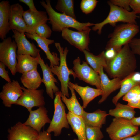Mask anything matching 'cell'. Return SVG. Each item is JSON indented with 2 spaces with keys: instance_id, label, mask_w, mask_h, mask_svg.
Instances as JSON below:
<instances>
[{
  "instance_id": "obj_30",
  "label": "cell",
  "mask_w": 140,
  "mask_h": 140,
  "mask_svg": "<svg viewBox=\"0 0 140 140\" xmlns=\"http://www.w3.org/2000/svg\"><path fill=\"white\" fill-rule=\"evenodd\" d=\"M138 85L140 86L132 79L131 74L123 79L120 91L112 99L113 103L116 105L122 97L124 96L133 87Z\"/></svg>"
},
{
  "instance_id": "obj_16",
  "label": "cell",
  "mask_w": 140,
  "mask_h": 140,
  "mask_svg": "<svg viewBox=\"0 0 140 140\" xmlns=\"http://www.w3.org/2000/svg\"><path fill=\"white\" fill-rule=\"evenodd\" d=\"M12 37L17 46V55H27L37 57L40 50L37 48L33 43L28 40L25 33H20L15 30H12Z\"/></svg>"
},
{
  "instance_id": "obj_32",
  "label": "cell",
  "mask_w": 140,
  "mask_h": 140,
  "mask_svg": "<svg viewBox=\"0 0 140 140\" xmlns=\"http://www.w3.org/2000/svg\"><path fill=\"white\" fill-rule=\"evenodd\" d=\"M74 4L73 0H58L55 8L61 13L76 19L74 10Z\"/></svg>"
},
{
  "instance_id": "obj_39",
  "label": "cell",
  "mask_w": 140,
  "mask_h": 140,
  "mask_svg": "<svg viewBox=\"0 0 140 140\" xmlns=\"http://www.w3.org/2000/svg\"><path fill=\"white\" fill-rule=\"evenodd\" d=\"M6 67L4 64L0 62V76L8 82H10L12 81L8 74V71L5 69Z\"/></svg>"
},
{
  "instance_id": "obj_21",
  "label": "cell",
  "mask_w": 140,
  "mask_h": 140,
  "mask_svg": "<svg viewBox=\"0 0 140 140\" xmlns=\"http://www.w3.org/2000/svg\"><path fill=\"white\" fill-rule=\"evenodd\" d=\"M68 85L75 90L80 96L83 102L82 106L83 108H86L92 100L102 94V91L101 89L92 88L88 86H81L70 81L68 82Z\"/></svg>"
},
{
  "instance_id": "obj_35",
  "label": "cell",
  "mask_w": 140,
  "mask_h": 140,
  "mask_svg": "<svg viewBox=\"0 0 140 140\" xmlns=\"http://www.w3.org/2000/svg\"><path fill=\"white\" fill-rule=\"evenodd\" d=\"M52 31L46 24L44 23L38 26L35 29L34 33L39 36L48 39L51 36Z\"/></svg>"
},
{
  "instance_id": "obj_13",
  "label": "cell",
  "mask_w": 140,
  "mask_h": 140,
  "mask_svg": "<svg viewBox=\"0 0 140 140\" xmlns=\"http://www.w3.org/2000/svg\"><path fill=\"white\" fill-rule=\"evenodd\" d=\"M7 140H37L39 133L19 122L8 130Z\"/></svg>"
},
{
  "instance_id": "obj_41",
  "label": "cell",
  "mask_w": 140,
  "mask_h": 140,
  "mask_svg": "<svg viewBox=\"0 0 140 140\" xmlns=\"http://www.w3.org/2000/svg\"><path fill=\"white\" fill-rule=\"evenodd\" d=\"M37 140H52L51 135L50 133L47 132L46 131H41L39 133L38 138Z\"/></svg>"
},
{
  "instance_id": "obj_37",
  "label": "cell",
  "mask_w": 140,
  "mask_h": 140,
  "mask_svg": "<svg viewBox=\"0 0 140 140\" xmlns=\"http://www.w3.org/2000/svg\"><path fill=\"white\" fill-rule=\"evenodd\" d=\"M130 0H111L109 1L113 4L130 11L129 4Z\"/></svg>"
},
{
  "instance_id": "obj_38",
  "label": "cell",
  "mask_w": 140,
  "mask_h": 140,
  "mask_svg": "<svg viewBox=\"0 0 140 140\" xmlns=\"http://www.w3.org/2000/svg\"><path fill=\"white\" fill-rule=\"evenodd\" d=\"M121 49H116L110 48L106 50L104 54L107 62L113 59L116 57Z\"/></svg>"
},
{
  "instance_id": "obj_1",
  "label": "cell",
  "mask_w": 140,
  "mask_h": 140,
  "mask_svg": "<svg viewBox=\"0 0 140 140\" xmlns=\"http://www.w3.org/2000/svg\"><path fill=\"white\" fill-rule=\"evenodd\" d=\"M104 68L109 76L112 78L123 79L135 71L137 68L136 58L129 44L122 47L116 57L107 62Z\"/></svg>"
},
{
  "instance_id": "obj_15",
  "label": "cell",
  "mask_w": 140,
  "mask_h": 140,
  "mask_svg": "<svg viewBox=\"0 0 140 140\" xmlns=\"http://www.w3.org/2000/svg\"><path fill=\"white\" fill-rule=\"evenodd\" d=\"M29 112L28 117L23 124L30 127L39 133L46 124L50 123L51 122V120L47 115V110L44 106Z\"/></svg>"
},
{
  "instance_id": "obj_20",
  "label": "cell",
  "mask_w": 140,
  "mask_h": 140,
  "mask_svg": "<svg viewBox=\"0 0 140 140\" xmlns=\"http://www.w3.org/2000/svg\"><path fill=\"white\" fill-rule=\"evenodd\" d=\"M46 11H32L29 9L24 11L23 18L30 31L34 33L36 29L39 25L46 23L48 20Z\"/></svg>"
},
{
  "instance_id": "obj_11",
  "label": "cell",
  "mask_w": 140,
  "mask_h": 140,
  "mask_svg": "<svg viewBox=\"0 0 140 140\" xmlns=\"http://www.w3.org/2000/svg\"><path fill=\"white\" fill-rule=\"evenodd\" d=\"M22 96L18 99L15 105L23 106L29 112L34 107L44 106L45 103L43 95L44 90L31 89L22 86Z\"/></svg>"
},
{
  "instance_id": "obj_36",
  "label": "cell",
  "mask_w": 140,
  "mask_h": 140,
  "mask_svg": "<svg viewBox=\"0 0 140 140\" xmlns=\"http://www.w3.org/2000/svg\"><path fill=\"white\" fill-rule=\"evenodd\" d=\"M130 47L133 53L140 57V38H134L129 43Z\"/></svg>"
},
{
  "instance_id": "obj_31",
  "label": "cell",
  "mask_w": 140,
  "mask_h": 140,
  "mask_svg": "<svg viewBox=\"0 0 140 140\" xmlns=\"http://www.w3.org/2000/svg\"><path fill=\"white\" fill-rule=\"evenodd\" d=\"M123 100L134 108L140 109V86L133 87L123 96Z\"/></svg>"
},
{
  "instance_id": "obj_19",
  "label": "cell",
  "mask_w": 140,
  "mask_h": 140,
  "mask_svg": "<svg viewBox=\"0 0 140 140\" xmlns=\"http://www.w3.org/2000/svg\"><path fill=\"white\" fill-rule=\"evenodd\" d=\"M25 35L29 38L34 40L37 43L38 46L44 52L46 58L50 62V67L59 65L60 58L58 57L56 53H51L49 48V45L54 43V40L41 37L35 33L31 34L26 33Z\"/></svg>"
},
{
  "instance_id": "obj_7",
  "label": "cell",
  "mask_w": 140,
  "mask_h": 140,
  "mask_svg": "<svg viewBox=\"0 0 140 140\" xmlns=\"http://www.w3.org/2000/svg\"><path fill=\"white\" fill-rule=\"evenodd\" d=\"M139 130L138 127L133 125L130 120L115 118L106 129L111 140H121L134 135Z\"/></svg>"
},
{
  "instance_id": "obj_42",
  "label": "cell",
  "mask_w": 140,
  "mask_h": 140,
  "mask_svg": "<svg viewBox=\"0 0 140 140\" xmlns=\"http://www.w3.org/2000/svg\"><path fill=\"white\" fill-rule=\"evenodd\" d=\"M19 1L27 5L31 10L35 12L38 11L35 6L33 0H19Z\"/></svg>"
},
{
  "instance_id": "obj_28",
  "label": "cell",
  "mask_w": 140,
  "mask_h": 140,
  "mask_svg": "<svg viewBox=\"0 0 140 140\" xmlns=\"http://www.w3.org/2000/svg\"><path fill=\"white\" fill-rule=\"evenodd\" d=\"M68 88L71 92V97L68 98L61 93V99L66 105L69 111L82 116L84 111L83 108L79 102L74 90L69 85Z\"/></svg>"
},
{
  "instance_id": "obj_23",
  "label": "cell",
  "mask_w": 140,
  "mask_h": 140,
  "mask_svg": "<svg viewBox=\"0 0 140 140\" xmlns=\"http://www.w3.org/2000/svg\"><path fill=\"white\" fill-rule=\"evenodd\" d=\"M67 117L69 124L77 135L78 140H87L86 134V125L82 116L68 111Z\"/></svg>"
},
{
  "instance_id": "obj_17",
  "label": "cell",
  "mask_w": 140,
  "mask_h": 140,
  "mask_svg": "<svg viewBox=\"0 0 140 140\" xmlns=\"http://www.w3.org/2000/svg\"><path fill=\"white\" fill-rule=\"evenodd\" d=\"M37 57L42 72V82L45 85L46 93L51 98L53 99L54 93L59 91V88L56 85V83H58L57 80L54 77L50 67L47 63H45L39 53Z\"/></svg>"
},
{
  "instance_id": "obj_18",
  "label": "cell",
  "mask_w": 140,
  "mask_h": 140,
  "mask_svg": "<svg viewBox=\"0 0 140 140\" xmlns=\"http://www.w3.org/2000/svg\"><path fill=\"white\" fill-rule=\"evenodd\" d=\"M104 68L101 67L99 73L101 81V89L102 91V97L98 103L100 104L104 102L114 91L120 88L122 79L118 78L110 79L103 71Z\"/></svg>"
},
{
  "instance_id": "obj_43",
  "label": "cell",
  "mask_w": 140,
  "mask_h": 140,
  "mask_svg": "<svg viewBox=\"0 0 140 140\" xmlns=\"http://www.w3.org/2000/svg\"><path fill=\"white\" fill-rule=\"evenodd\" d=\"M121 140H140V131L139 130L134 135Z\"/></svg>"
},
{
  "instance_id": "obj_14",
  "label": "cell",
  "mask_w": 140,
  "mask_h": 140,
  "mask_svg": "<svg viewBox=\"0 0 140 140\" xmlns=\"http://www.w3.org/2000/svg\"><path fill=\"white\" fill-rule=\"evenodd\" d=\"M24 11L19 3L10 6L9 24L11 30H15L20 33L30 32L23 18Z\"/></svg>"
},
{
  "instance_id": "obj_4",
  "label": "cell",
  "mask_w": 140,
  "mask_h": 140,
  "mask_svg": "<svg viewBox=\"0 0 140 140\" xmlns=\"http://www.w3.org/2000/svg\"><path fill=\"white\" fill-rule=\"evenodd\" d=\"M107 3L110 7L108 15L103 21L94 24L92 28L93 30L97 31L98 34L100 35L102 28L107 24H109L113 27L116 26V23L119 22L137 24L136 20L139 17L136 13L115 5L110 1H108Z\"/></svg>"
},
{
  "instance_id": "obj_44",
  "label": "cell",
  "mask_w": 140,
  "mask_h": 140,
  "mask_svg": "<svg viewBox=\"0 0 140 140\" xmlns=\"http://www.w3.org/2000/svg\"><path fill=\"white\" fill-rule=\"evenodd\" d=\"M130 121L133 125L137 126H140V116L138 117H134Z\"/></svg>"
},
{
  "instance_id": "obj_3",
  "label": "cell",
  "mask_w": 140,
  "mask_h": 140,
  "mask_svg": "<svg viewBox=\"0 0 140 140\" xmlns=\"http://www.w3.org/2000/svg\"><path fill=\"white\" fill-rule=\"evenodd\" d=\"M113 31L109 34V40L106 45L105 50L112 48L120 49L123 46L129 44L139 32L137 24L126 23L115 26Z\"/></svg>"
},
{
  "instance_id": "obj_25",
  "label": "cell",
  "mask_w": 140,
  "mask_h": 140,
  "mask_svg": "<svg viewBox=\"0 0 140 140\" xmlns=\"http://www.w3.org/2000/svg\"><path fill=\"white\" fill-rule=\"evenodd\" d=\"M17 59L16 72L22 74L37 69L39 64L37 57L29 55H17Z\"/></svg>"
},
{
  "instance_id": "obj_22",
  "label": "cell",
  "mask_w": 140,
  "mask_h": 140,
  "mask_svg": "<svg viewBox=\"0 0 140 140\" xmlns=\"http://www.w3.org/2000/svg\"><path fill=\"white\" fill-rule=\"evenodd\" d=\"M10 6L8 1H2L0 2V38L2 40L6 38L11 30L9 24Z\"/></svg>"
},
{
  "instance_id": "obj_24",
  "label": "cell",
  "mask_w": 140,
  "mask_h": 140,
  "mask_svg": "<svg viewBox=\"0 0 140 140\" xmlns=\"http://www.w3.org/2000/svg\"><path fill=\"white\" fill-rule=\"evenodd\" d=\"M109 115L106 111L98 109L91 113L84 111L82 117L86 125L101 128L105 124L106 117Z\"/></svg>"
},
{
  "instance_id": "obj_5",
  "label": "cell",
  "mask_w": 140,
  "mask_h": 140,
  "mask_svg": "<svg viewBox=\"0 0 140 140\" xmlns=\"http://www.w3.org/2000/svg\"><path fill=\"white\" fill-rule=\"evenodd\" d=\"M54 44L59 53L60 64L59 66H55L50 67L52 73L57 76L60 82L62 94L69 97L68 89V83L70 80L69 76L71 75H72L75 79L76 78L75 73L73 70L68 68L67 65L66 57L68 50L66 47L64 49L59 43L56 42Z\"/></svg>"
},
{
  "instance_id": "obj_29",
  "label": "cell",
  "mask_w": 140,
  "mask_h": 140,
  "mask_svg": "<svg viewBox=\"0 0 140 140\" xmlns=\"http://www.w3.org/2000/svg\"><path fill=\"white\" fill-rule=\"evenodd\" d=\"M115 108L109 110L108 114L115 118H121L131 120L134 117V108L129 105L117 103Z\"/></svg>"
},
{
  "instance_id": "obj_12",
  "label": "cell",
  "mask_w": 140,
  "mask_h": 140,
  "mask_svg": "<svg viewBox=\"0 0 140 140\" xmlns=\"http://www.w3.org/2000/svg\"><path fill=\"white\" fill-rule=\"evenodd\" d=\"M23 93L22 87L18 81L13 80L10 82L4 85L0 93V98L6 107H10L15 104Z\"/></svg>"
},
{
  "instance_id": "obj_34",
  "label": "cell",
  "mask_w": 140,
  "mask_h": 140,
  "mask_svg": "<svg viewBox=\"0 0 140 140\" xmlns=\"http://www.w3.org/2000/svg\"><path fill=\"white\" fill-rule=\"evenodd\" d=\"M98 2L96 0H82L80 3V9L84 13L89 14L94 10Z\"/></svg>"
},
{
  "instance_id": "obj_45",
  "label": "cell",
  "mask_w": 140,
  "mask_h": 140,
  "mask_svg": "<svg viewBox=\"0 0 140 140\" xmlns=\"http://www.w3.org/2000/svg\"><path fill=\"white\" fill-rule=\"evenodd\" d=\"M73 140H78V139H73Z\"/></svg>"
},
{
  "instance_id": "obj_9",
  "label": "cell",
  "mask_w": 140,
  "mask_h": 140,
  "mask_svg": "<svg viewBox=\"0 0 140 140\" xmlns=\"http://www.w3.org/2000/svg\"><path fill=\"white\" fill-rule=\"evenodd\" d=\"M73 69L76 78L101 90V81L99 73L90 67L86 62L83 61L81 64L80 59L78 57L73 60Z\"/></svg>"
},
{
  "instance_id": "obj_40",
  "label": "cell",
  "mask_w": 140,
  "mask_h": 140,
  "mask_svg": "<svg viewBox=\"0 0 140 140\" xmlns=\"http://www.w3.org/2000/svg\"><path fill=\"white\" fill-rule=\"evenodd\" d=\"M129 5L133 11L140 15V0H130Z\"/></svg>"
},
{
  "instance_id": "obj_8",
  "label": "cell",
  "mask_w": 140,
  "mask_h": 140,
  "mask_svg": "<svg viewBox=\"0 0 140 140\" xmlns=\"http://www.w3.org/2000/svg\"><path fill=\"white\" fill-rule=\"evenodd\" d=\"M17 44L10 37L4 39L0 43V62L10 70L12 74H16L17 59Z\"/></svg>"
},
{
  "instance_id": "obj_2",
  "label": "cell",
  "mask_w": 140,
  "mask_h": 140,
  "mask_svg": "<svg viewBox=\"0 0 140 140\" xmlns=\"http://www.w3.org/2000/svg\"><path fill=\"white\" fill-rule=\"evenodd\" d=\"M40 1L41 5L44 8L48 16L49 23L52 26V30L60 32L64 29L72 28L78 31L85 30L94 24L89 22L82 23L73 18L56 11L52 8L50 0Z\"/></svg>"
},
{
  "instance_id": "obj_10",
  "label": "cell",
  "mask_w": 140,
  "mask_h": 140,
  "mask_svg": "<svg viewBox=\"0 0 140 140\" xmlns=\"http://www.w3.org/2000/svg\"><path fill=\"white\" fill-rule=\"evenodd\" d=\"M91 29L89 27L82 31H75L69 29H65L62 31L63 38L69 44L80 51H89L88 45L90 43L89 35Z\"/></svg>"
},
{
  "instance_id": "obj_33",
  "label": "cell",
  "mask_w": 140,
  "mask_h": 140,
  "mask_svg": "<svg viewBox=\"0 0 140 140\" xmlns=\"http://www.w3.org/2000/svg\"><path fill=\"white\" fill-rule=\"evenodd\" d=\"M86 134L87 140H101L104 137L101 128L86 125Z\"/></svg>"
},
{
  "instance_id": "obj_6",
  "label": "cell",
  "mask_w": 140,
  "mask_h": 140,
  "mask_svg": "<svg viewBox=\"0 0 140 140\" xmlns=\"http://www.w3.org/2000/svg\"><path fill=\"white\" fill-rule=\"evenodd\" d=\"M54 100V111L52 118L46 131L48 132H53L55 136L60 135L63 128H69L65 112V107L61 99V92L59 91L55 94Z\"/></svg>"
},
{
  "instance_id": "obj_27",
  "label": "cell",
  "mask_w": 140,
  "mask_h": 140,
  "mask_svg": "<svg viewBox=\"0 0 140 140\" xmlns=\"http://www.w3.org/2000/svg\"><path fill=\"white\" fill-rule=\"evenodd\" d=\"M83 52L86 62L91 67L99 73L100 68H104L107 65V61L105 56V51H103L99 55H95L89 51L85 50Z\"/></svg>"
},
{
  "instance_id": "obj_26",
  "label": "cell",
  "mask_w": 140,
  "mask_h": 140,
  "mask_svg": "<svg viewBox=\"0 0 140 140\" xmlns=\"http://www.w3.org/2000/svg\"><path fill=\"white\" fill-rule=\"evenodd\" d=\"M20 80L25 87L31 89H37L42 83V79L37 69L22 74Z\"/></svg>"
}]
</instances>
